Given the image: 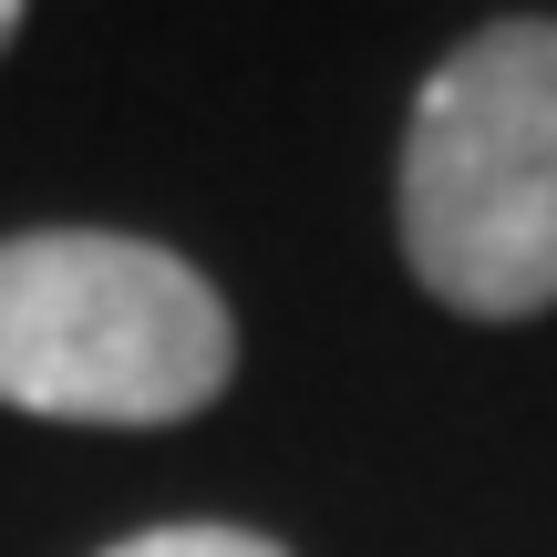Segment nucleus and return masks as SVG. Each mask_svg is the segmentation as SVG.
<instances>
[{
    "mask_svg": "<svg viewBox=\"0 0 557 557\" xmlns=\"http://www.w3.org/2000/svg\"><path fill=\"white\" fill-rule=\"evenodd\" d=\"M103 557H289V547L259 537V527H145V537H124Z\"/></svg>",
    "mask_w": 557,
    "mask_h": 557,
    "instance_id": "nucleus-3",
    "label": "nucleus"
},
{
    "mask_svg": "<svg viewBox=\"0 0 557 557\" xmlns=\"http://www.w3.org/2000/svg\"><path fill=\"white\" fill-rule=\"evenodd\" d=\"M238 372V320L176 248L114 227L0 238V403L41 423H186Z\"/></svg>",
    "mask_w": 557,
    "mask_h": 557,
    "instance_id": "nucleus-2",
    "label": "nucleus"
},
{
    "mask_svg": "<svg viewBox=\"0 0 557 557\" xmlns=\"http://www.w3.org/2000/svg\"><path fill=\"white\" fill-rule=\"evenodd\" d=\"M11 41H21V0H0V52H11Z\"/></svg>",
    "mask_w": 557,
    "mask_h": 557,
    "instance_id": "nucleus-4",
    "label": "nucleus"
},
{
    "mask_svg": "<svg viewBox=\"0 0 557 557\" xmlns=\"http://www.w3.org/2000/svg\"><path fill=\"white\" fill-rule=\"evenodd\" d=\"M403 259L465 320L557 310V21H485L413 94Z\"/></svg>",
    "mask_w": 557,
    "mask_h": 557,
    "instance_id": "nucleus-1",
    "label": "nucleus"
}]
</instances>
